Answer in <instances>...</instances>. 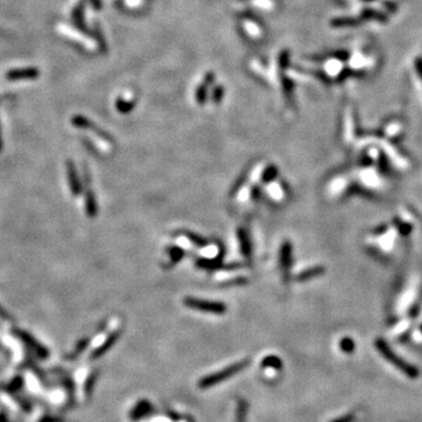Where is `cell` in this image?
<instances>
[{
	"label": "cell",
	"instance_id": "22",
	"mask_svg": "<svg viewBox=\"0 0 422 422\" xmlns=\"http://www.w3.org/2000/svg\"><path fill=\"white\" fill-rule=\"evenodd\" d=\"M250 197L252 198V200L254 201H258L259 200V197H260V190L258 189V187H254V188H251V191H250Z\"/></svg>",
	"mask_w": 422,
	"mask_h": 422
},
{
	"label": "cell",
	"instance_id": "23",
	"mask_svg": "<svg viewBox=\"0 0 422 422\" xmlns=\"http://www.w3.org/2000/svg\"><path fill=\"white\" fill-rule=\"evenodd\" d=\"M353 420H354V417H353L352 414H350V415H344V417L339 419H335V420H333L332 422H353Z\"/></svg>",
	"mask_w": 422,
	"mask_h": 422
},
{
	"label": "cell",
	"instance_id": "8",
	"mask_svg": "<svg viewBox=\"0 0 422 422\" xmlns=\"http://www.w3.org/2000/svg\"><path fill=\"white\" fill-rule=\"evenodd\" d=\"M72 123H73V126H75V127H78V128H81V129H92V130H94V132L96 133L97 136H100L101 139H103V141L111 142V143H112L111 138H109V136L107 135V134L103 133L102 130H100L99 128L95 127V124L92 123L91 121H88L86 117H74L72 118Z\"/></svg>",
	"mask_w": 422,
	"mask_h": 422
},
{
	"label": "cell",
	"instance_id": "1",
	"mask_svg": "<svg viewBox=\"0 0 422 422\" xmlns=\"http://www.w3.org/2000/svg\"><path fill=\"white\" fill-rule=\"evenodd\" d=\"M249 364H250V359H244V360L234 362V364L230 365V366L223 368V370L218 371V372L211 373L198 381V387L201 389H209L213 387V386L218 385V383L225 381V380L233 378L237 373L242 372L243 370H245V368L249 366Z\"/></svg>",
	"mask_w": 422,
	"mask_h": 422
},
{
	"label": "cell",
	"instance_id": "24",
	"mask_svg": "<svg viewBox=\"0 0 422 422\" xmlns=\"http://www.w3.org/2000/svg\"><path fill=\"white\" fill-rule=\"evenodd\" d=\"M0 318H2L4 320H11V316L4 310L1 305H0Z\"/></svg>",
	"mask_w": 422,
	"mask_h": 422
},
{
	"label": "cell",
	"instance_id": "4",
	"mask_svg": "<svg viewBox=\"0 0 422 422\" xmlns=\"http://www.w3.org/2000/svg\"><path fill=\"white\" fill-rule=\"evenodd\" d=\"M66 169H67V177H68V184H70V190L72 192L73 196H79L82 192V184L80 181L79 174L76 171L75 165L74 163L68 160L66 162Z\"/></svg>",
	"mask_w": 422,
	"mask_h": 422
},
{
	"label": "cell",
	"instance_id": "17",
	"mask_svg": "<svg viewBox=\"0 0 422 422\" xmlns=\"http://www.w3.org/2000/svg\"><path fill=\"white\" fill-rule=\"evenodd\" d=\"M184 236H186L187 238L189 239V242L195 246H201V248H204V246L208 245V242L203 238V237L198 236V234H196L194 233H184Z\"/></svg>",
	"mask_w": 422,
	"mask_h": 422
},
{
	"label": "cell",
	"instance_id": "10",
	"mask_svg": "<svg viewBox=\"0 0 422 422\" xmlns=\"http://www.w3.org/2000/svg\"><path fill=\"white\" fill-rule=\"evenodd\" d=\"M85 210L89 218H95L97 215V202L92 190H87L85 194Z\"/></svg>",
	"mask_w": 422,
	"mask_h": 422
},
{
	"label": "cell",
	"instance_id": "21",
	"mask_svg": "<svg viewBox=\"0 0 422 422\" xmlns=\"http://www.w3.org/2000/svg\"><path fill=\"white\" fill-rule=\"evenodd\" d=\"M269 192L271 194L272 197L278 198V200L283 198V189L279 188V184H272L269 188Z\"/></svg>",
	"mask_w": 422,
	"mask_h": 422
},
{
	"label": "cell",
	"instance_id": "19",
	"mask_svg": "<svg viewBox=\"0 0 422 422\" xmlns=\"http://www.w3.org/2000/svg\"><path fill=\"white\" fill-rule=\"evenodd\" d=\"M340 347L345 353H351V352H353V351H354V343H353L351 339L345 338L344 340L341 341Z\"/></svg>",
	"mask_w": 422,
	"mask_h": 422
},
{
	"label": "cell",
	"instance_id": "5",
	"mask_svg": "<svg viewBox=\"0 0 422 422\" xmlns=\"http://www.w3.org/2000/svg\"><path fill=\"white\" fill-rule=\"evenodd\" d=\"M153 411H154V407L151 405L150 401L145 399L140 400L135 405V407L130 411L129 419L133 421H138L140 419H143L145 417H148V415H150Z\"/></svg>",
	"mask_w": 422,
	"mask_h": 422
},
{
	"label": "cell",
	"instance_id": "7",
	"mask_svg": "<svg viewBox=\"0 0 422 422\" xmlns=\"http://www.w3.org/2000/svg\"><path fill=\"white\" fill-rule=\"evenodd\" d=\"M120 334H121L120 331H113L112 333L109 334L108 337L105 339V340H103V343L101 344L100 346L97 347V349L95 350L93 353H92L91 358L92 359H97V358H100L101 355H103L105 353L108 352V351L111 350L113 346H114L115 343H117L118 337H120Z\"/></svg>",
	"mask_w": 422,
	"mask_h": 422
},
{
	"label": "cell",
	"instance_id": "16",
	"mask_svg": "<svg viewBox=\"0 0 422 422\" xmlns=\"http://www.w3.org/2000/svg\"><path fill=\"white\" fill-rule=\"evenodd\" d=\"M168 255L169 258H170V261L172 264H176L183 258L184 256V251L183 249L181 248V246H169L168 248Z\"/></svg>",
	"mask_w": 422,
	"mask_h": 422
},
{
	"label": "cell",
	"instance_id": "11",
	"mask_svg": "<svg viewBox=\"0 0 422 422\" xmlns=\"http://www.w3.org/2000/svg\"><path fill=\"white\" fill-rule=\"evenodd\" d=\"M261 367L264 368H272V370H281L283 368V360L277 355H266L263 360L260 361Z\"/></svg>",
	"mask_w": 422,
	"mask_h": 422
},
{
	"label": "cell",
	"instance_id": "14",
	"mask_svg": "<svg viewBox=\"0 0 422 422\" xmlns=\"http://www.w3.org/2000/svg\"><path fill=\"white\" fill-rule=\"evenodd\" d=\"M278 175V169L275 164H270L265 167L263 171H261L260 180L263 183H271Z\"/></svg>",
	"mask_w": 422,
	"mask_h": 422
},
{
	"label": "cell",
	"instance_id": "12",
	"mask_svg": "<svg viewBox=\"0 0 422 422\" xmlns=\"http://www.w3.org/2000/svg\"><path fill=\"white\" fill-rule=\"evenodd\" d=\"M249 412V403L245 399H239L237 401L236 408V422H246Z\"/></svg>",
	"mask_w": 422,
	"mask_h": 422
},
{
	"label": "cell",
	"instance_id": "9",
	"mask_svg": "<svg viewBox=\"0 0 422 422\" xmlns=\"http://www.w3.org/2000/svg\"><path fill=\"white\" fill-rule=\"evenodd\" d=\"M237 234H238L239 248H240V251H242V255L244 256L245 258H250L252 248H251V242H250V238H249L248 233H246L245 229L240 228L238 229V231H237Z\"/></svg>",
	"mask_w": 422,
	"mask_h": 422
},
{
	"label": "cell",
	"instance_id": "13",
	"mask_svg": "<svg viewBox=\"0 0 422 422\" xmlns=\"http://www.w3.org/2000/svg\"><path fill=\"white\" fill-rule=\"evenodd\" d=\"M202 256L206 259H218L222 256V248L217 244H208L207 246H204Z\"/></svg>",
	"mask_w": 422,
	"mask_h": 422
},
{
	"label": "cell",
	"instance_id": "15",
	"mask_svg": "<svg viewBox=\"0 0 422 422\" xmlns=\"http://www.w3.org/2000/svg\"><path fill=\"white\" fill-rule=\"evenodd\" d=\"M323 272V269L320 266H316V267H311V269L305 270V271L300 272L298 276H297L296 279L298 281H307V279L316 277V276H319L320 273Z\"/></svg>",
	"mask_w": 422,
	"mask_h": 422
},
{
	"label": "cell",
	"instance_id": "6",
	"mask_svg": "<svg viewBox=\"0 0 422 422\" xmlns=\"http://www.w3.org/2000/svg\"><path fill=\"white\" fill-rule=\"evenodd\" d=\"M279 263L285 275L289 273V270L292 265V244L290 242H284L281 246L279 252Z\"/></svg>",
	"mask_w": 422,
	"mask_h": 422
},
{
	"label": "cell",
	"instance_id": "3",
	"mask_svg": "<svg viewBox=\"0 0 422 422\" xmlns=\"http://www.w3.org/2000/svg\"><path fill=\"white\" fill-rule=\"evenodd\" d=\"M376 347H378L379 352L383 355V358L387 359L389 362H392V364H393L395 367L399 368L400 371L405 372L407 374V376H409V378H412V379L418 378L419 376L418 368L412 366V365L407 364L405 360H401L400 358H398V355L394 354V353L392 352V350L389 349L388 345L386 344L385 341H382V340L376 341Z\"/></svg>",
	"mask_w": 422,
	"mask_h": 422
},
{
	"label": "cell",
	"instance_id": "2",
	"mask_svg": "<svg viewBox=\"0 0 422 422\" xmlns=\"http://www.w3.org/2000/svg\"><path fill=\"white\" fill-rule=\"evenodd\" d=\"M187 307L192 308L195 311L204 312V313L221 314L227 313V305L221 302H211V300L195 298V297H186L183 300Z\"/></svg>",
	"mask_w": 422,
	"mask_h": 422
},
{
	"label": "cell",
	"instance_id": "20",
	"mask_svg": "<svg viewBox=\"0 0 422 422\" xmlns=\"http://www.w3.org/2000/svg\"><path fill=\"white\" fill-rule=\"evenodd\" d=\"M88 345H89V339L88 338L82 339V340L78 344V346L75 347V351L73 352V354H72L73 358H75V356L79 355L81 352H84V351L87 349Z\"/></svg>",
	"mask_w": 422,
	"mask_h": 422
},
{
	"label": "cell",
	"instance_id": "18",
	"mask_svg": "<svg viewBox=\"0 0 422 422\" xmlns=\"http://www.w3.org/2000/svg\"><path fill=\"white\" fill-rule=\"evenodd\" d=\"M248 278L245 277H237V278H233V279H229V281L223 283L224 286H234V285H245L248 284Z\"/></svg>",
	"mask_w": 422,
	"mask_h": 422
},
{
	"label": "cell",
	"instance_id": "25",
	"mask_svg": "<svg viewBox=\"0 0 422 422\" xmlns=\"http://www.w3.org/2000/svg\"><path fill=\"white\" fill-rule=\"evenodd\" d=\"M2 150V141H1V133H0V153Z\"/></svg>",
	"mask_w": 422,
	"mask_h": 422
}]
</instances>
